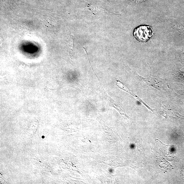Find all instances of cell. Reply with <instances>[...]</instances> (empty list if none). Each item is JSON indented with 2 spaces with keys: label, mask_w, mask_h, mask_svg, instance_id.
Segmentation results:
<instances>
[{
  "label": "cell",
  "mask_w": 184,
  "mask_h": 184,
  "mask_svg": "<svg viewBox=\"0 0 184 184\" xmlns=\"http://www.w3.org/2000/svg\"><path fill=\"white\" fill-rule=\"evenodd\" d=\"M133 35L139 41L145 42L147 41L151 38L152 31L151 27L149 26H140L134 30Z\"/></svg>",
  "instance_id": "6da1fadb"
},
{
  "label": "cell",
  "mask_w": 184,
  "mask_h": 184,
  "mask_svg": "<svg viewBox=\"0 0 184 184\" xmlns=\"http://www.w3.org/2000/svg\"><path fill=\"white\" fill-rule=\"evenodd\" d=\"M116 85L120 89L124 90L127 93H129L131 95L136 98L139 102L142 103L143 104L145 105L146 107H147L150 110H151L152 112H154L153 110L151 109L150 107H149L142 100L139 98V96H137L135 93H134L128 87H127L126 86L124 85V84L121 82L120 80H116Z\"/></svg>",
  "instance_id": "7a4b0ae2"
},
{
  "label": "cell",
  "mask_w": 184,
  "mask_h": 184,
  "mask_svg": "<svg viewBox=\"0 0 184 184\" xmlns=\"http://www.w3.org/2000/svg\"><path fill=\"white\" fill-rule=\"evenodd\" d=\"M134 73L139 77L140 80H141L142 82L148 85L159 89L160 86L159 85L158 80L155 78L151 76L144 77L138 75L135 72H134Z\"/></svg>",
  "instance_id": "3957f363"
},
{
  "label": "cell",
  "mask_w": 184,
  "mask_h": 184,
  "mask_svg": "<svg viewBox=\"0 0 184 184\" xmlns=\"http://www.w3.org/2000/svg\"><path fill=\"white\" fill-rule=\"evenodd\" d=\"M164 109L162 112V114H165L166 115V117L169 116L170 118H182V116H181L176 111L174 110H173L172 109L168 108L166 107H165L164 108Z\"/></svg>",
  "instance_id": "277c9868"
},
{
  "label": "cell",
  "mask_w": 184,
  "mask_h": 184,
  "mask_svg": "<svg viewBox=\"0 0 184 184\" xmlns=\"http://www.w3.org/2000/svg\"><path fill=\"white\" fill-rule=\"evenodd\" d=\"M110 172H111V173H112V169H111V170H110Z\"/></svg>",
  "instance_id": "5b68a950"
}]
</instances>
